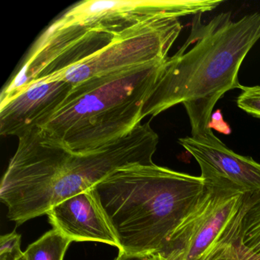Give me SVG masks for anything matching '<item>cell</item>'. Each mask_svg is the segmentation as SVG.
<instances>
[{"label": "cell", "instance_id": "6da1fadb", "mask_svg": "<svg viewBox=\"0 0 260 260\" xmlns=\"http://www.w3.org/2000/svg\"><path fill=\"white\" fill-rule=\"evenodd\" d=\"M159 136L149 122L87 153H76L49 141L39 127L19 138L0 185L7 217L16 225L47 214L54 205L92 188L127 166L150 165Z\"/></svg>", "mask_w": 260, "mask_h": 260}, {"label": "cell", "instance_id": "7a4b0ae2", "mask_svg": "<svg viewBox=\"0 0 260 260\" xmlns=\"http://www.w3.org/2000/svg\"><path fill=\"white\" fill-rule=\"evenodd\" d=\"M196 15L182 48L164 61L156 84L144 103L141 118L155 117L182 104L191 125V136L216 137L211 128L212 112L218 100L232 89H242L240 67L260 39V13L232 20L222 13L203 22Z\"/></svg>", "mask_w": 260, "mask_h": 260}, {"label": "cell", "instance_id": "3957f363", "mask_svg": "<svg viewBox=\"0 0 260 260\" xmlns=\"http://www.w3.org/2000/svg\"><path fill=\"white\" fill-rule=\"evenodd\" d=\"M201 176L156 164L127 166L89 188L120 253H158L205 191Z\"/></svg>", "mask_w": 260, "mask_h": 260}, {"label": "cell", "instance_id": "277c9868", "mask_svg": "<svg viewBox=\"0 0 260 260\" xmlns=\"http://www.w3.org/2000/svg\"><path fill=\"white\" fill-rule=\"evenodd\" d=\"M164 60L89 79L73 87L60 109L40 127L45 138L87 153L123 138L142 121L144 103Z\"/></svg>", "mask_w": 260, "mask_h": 260}, {"label": "cell", "instance_id": "5b68a950", "mask_svg": "<svg viewBox=\"0 0 260 260\" xmlns=\"http://www.w3.org/2000/svg\"><path fill=\"white\" fill-rule=\"evenodd\" d=\"M250 196L205 188L158 253L167 260H213L235 249Z\"/></svg>", "mask_w": 260, "mask_h": 260}, {"label": "cell", "instance_id": "8992f818", "mask_svg": "<svg viewBox=\"0 0 260 260\" xmlns=\"http://www.w3.org/2000/svg\"><path fill=\"white\" fill-rule=\"evenodd\" d=\"M182 28L179 18L159 16L147 19L120 32L113 42L89 58L31 83L63 80L75 86L89 79L165 60Z\"/></svg>", "mask_w": 260, "mask_h": 260}, {"label": "cell", "instance_id": "52a82bcc", "mask_svg": "<svg viewBox=\"0 0 260 260\" xmlns=\"http://www.w3.org/2000/svg\"><path fill=\"white\" fill-rule=\"evenodd\" d=\"M220 0H86L68 9L54 22L98 24L113 31H124L159 16L181 18L212 11Z\"/></svg>", "mask_w": 260, "mask_h": 260}, {"label": "cell", "instance_id": "ba28073f", "mask_svg": "<svg viewBox=\"0 0 260 260\" xmlns=\"http://www.w3.org/2000/svg\"><path fill=\"white\" fill-rule=\"evenodd\" d=\"M178 141L197 161L206 188L230 194L260 193V164L252 158L237 154L217 137Z\"/></svg>", "mask_w": 260, "mask_h": 260}, {"label": "cell", "instance_id": "9c48e42d", "mask_svg": "<svg viewBox=\"0 0 260 260\" xmlns=\"http://www.w3.org/2000/svg\"><path fill=\"white\" fill-rule=\"evenodd\" d=\"M73 87L63 80H40L0 102V135L19 138L40 128L60 109Z\"/></svg>", "mask_w": 260, "mask_h": 260}, {"label": "cell", "instance_id": "30bf717a", "mask_svg": "<svg viewBox=\"0 0 260 260\" xmlns=\"http://www.w3.org/2000/svg\"><path fill=\"white\" fill-rule=\"evenodd\" d=\"M54 229L76 242H99L118 248V243L90 190L54 205L47 213Z\"/></svg>", "mask_w": 260, "mask_h": 260}, {"label": "cell", "instance_id": "8fae6325", "mask_svg": "<svg viewBox=\"0 0 260 260\" xmlns=\"http://www.w3.org/2000/svg\"><path fill=\"white\" fill-rule=\"evenodd\" d=\"M235 249L238 260H260V193L250 196Z\"/></svg>", "mask_w": 260, "mask_h": 260}, {"label": "cell", "instance_id": "7c38bea8", "mask_svg": "<svg viewBox=\"0 0 260 260\" xmlns=\"http://www.w3.org/2000/svg\"><path fill=\"white\" fill-rule=\"evenodd\" d=\"M72 240L56 229L44 234L24 252L27 260H63Z\"/></svg>", "mask_w": 260, "mask_h": 260}, {"label": "cell", "instance_id": "4fadbf2b", "mask_svg": "<svg viewBox=\"0 0 260 260\" xmlns=\"http://www.w3.org/2000/svg\"><path fill=\"white\" fill-rule=\"evenodd\" d=\"M237 104L241 110L260 118V86H243Z\"/></svg>", "mask_w": 260, "mask_h": 260}, {"label": "cell", "instance_id": "5bb4252c", "mask_svg": "<svg viewBox=\"0 0 260 260\" xmlns=\"http://www.w3.org/2000/svg\"><path fill=\"white\" fill-rule=\"evenodd\" d=\"M24 255L21 249V235L16 231L0 237V260H19Z\"/></svg>", "mask_w": 260, "mask_h": 260}, {"label": "cell", "instance_id": "9a60e30c", "mask_svg": "<svg viewBox=\"0 0 260 260\" xmlns=\"http://www.w3.org/2000/svg\"><path fill=\"white\" fill-rule=\"evenodd\" d=\"M213 260H238V258H237L236 249H234L228 251V252H223L221 255L216 257Z\"/></svg>", "mask_w": 260, "mask_h": 260}, {"label": "cell", "instance_id": "2e32d148", "mask_svg": "<svg viewBox=\"0 0 260 260\" xmlns=\"http://www.w3.org/2000/svg\"><path fill=\"white\" fill-rule=\"evenodd\" d=\"M147 256L144 255H127V254L119 253L118 258L115 260H147Z\"/></svg>", "mask_w": 260, "mask_h": 260}, {"label": "cell", "instance_id": "e0dca14e", "mask_svg": "<svg viewBox=\"0 0 260 260\" xmlns=\"http://www.w3.org/2000/svg\"><path fill=\"white\" fill-rule=\"evenodd\" d=\"M147 260H167L165 257L161 255L159 253L152 254V255H149L147 256Z\"/></svg>", "mask_w": 260, "mask_h": 260}, {"label": "cell", "instance_id": "ac0fdd59", "mask_svg": "<svg viewBox=\"0 0 260 260\" xmlns=\"http://www.w3.org/2000/svg\"><path fill=\"white\" fill-rule=\"evenodd\" d=\"M19 260H27L26 258H25V255H23V256L22 257V258H20Z\"/></svg>", "mask_w": 260, "mask_h": 260}]
</instances>
